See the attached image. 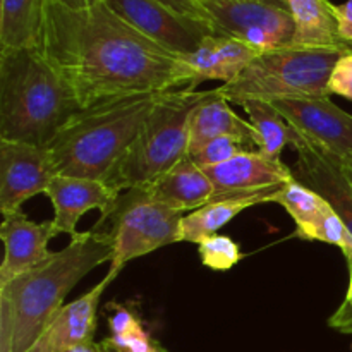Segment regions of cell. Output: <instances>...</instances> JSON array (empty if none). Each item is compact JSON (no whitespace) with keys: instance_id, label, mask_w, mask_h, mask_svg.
<instances>
[{"instance_id":"obj_25","label":"cell","mask_w":352,"mask_h":352,"mask_svg":"<svg viewBox=\"0 0 352 352\" xmlns=\"http://www.w3.org/2000/svg\"><path fill=\"white\" fill-rule=\"evenodd\" d=\"M198 253L205 267L219 272L230 270L243 258L239 244L234 239H230V237L220 236V234L203 239L198 244Z\"/></svg>"},{"instance_id":"obj_17","label":"cell","mask_w":352,"mask_h":352,"mask_svg":"<svg viewBox=\"0 0 352 352\" xmlns=\"http://www.w3.org/2000/svg\"><path fill=\"white\" fill-rule=\"evenodd\" d=\"M260 55L244 41L222 34H212L192 54L181 57L195 78V88L203 81H234Z\"/></svg>"},{"instance_id":"obj_9","label":"cell","mask_w":352,"mask_h":352,"mask_svg":"<svg viewBox=\"0 0 352 352\" xmlns=\"http://www.w3.org/2000/svg\"><path fill=\"white\" fill-rule=\"evenodd\" d=\"M117 16L177 57L192 54L206 36L217 33L210 21L172 10L158 0H103Z\"/></svg>"},{"instance_id":"obj_6","label":"cell","mask_w":352,"mask_h":352,"mask_svg":"<svg viewBox=\"0 0 352 352\" xmlns=\"http://www.w3.org/2000/svg\"><path fill=\"white\" fill-rule=\"evenodd\" d=\"M344 54L349 52L298 45L263 52L239 78L215 88V93L236 105L248 100L272 103L277 100L330 96V74Z\"/></svg>"},{"instance_id":"obj_35","label":"cell","mask_w":352,"mask_h":352,"mask_svg":"<svg viewBox=\"0 0 352 352\" xmlns=\"http://www.w3.org/2000/svg\"><path fill=\"white\" fill-rule=\"evenodd\" d=\"M28 352H54V351H52V347H50V342H48L47 333H43V337H41V339L38 340V342L34 344V346L31 347V349Z\"/></svg>"},{"instance_id":"obj_33","label":"cell","mask_w":352,"mask_h":352,"mask_svg":"<svg viewBox=\"0 0 352 352\" xmlns=\"http://www.w3.org/2000/svg\"><path fill=\"white\" fill-rule=\"evenodd\" d=\"M351 275H349V287H347V294H346V299H344V302L340 305V308L337 309L336 313L332 315V318L329 320V325L332 327V329H336L337 325H340L342 322H346L347 318H351L352 316V267L349 268Z\"/></svg>"},{"instance_id":"obj_26","label":"cell","mask_w":352,"mask_h":352,"mask_svg":"<svg viewBox=\"0 0 352 352\" xmlns=\"http://www.w3.org/2000/svg\"><path fill=\"white\" fill-rule=\"evenodd\" d=\"M243 151H248V148L237 140H234V138H217V140L206 143L205 146L196 150L189 157L201 168H210L223 164V162H229L230 158L237 157Z\"/></svg>"},{"instance_id":"obj_22","label":"cell","mask_w":352,"mask_h":352,"mask_svg":"<svg viewBox=\"0 0 352 352\" xmlns=\"http://www.w3.org/2000/svg\"><path fill=\"white\" fill-rule=\"evenodd\" d=\"M287 3L296 24L292 45L342 48L352 52L351 45L346 43L339 34L333 3L329 0H287Z\"/></svg>"},{"instance_id":"obj_28","label":"cell","mask_w":352,"mask_h":352,"mask_svg":"<svg viewBox=\"0 0 352 352\" xmlns=\"http://www.w3.org/2000/svg\"><path fill=\"white\" fill-rule=\"evenodd\" d=\"M329 93L339 95L352 102V52L337 60L329 79Z\"/></svg>"},{"instance_id":"obj_32","label":"cell","mask_w":352,"mask_h":352,"mask_svg":"<svg viewBox=\"0 0 352 352\" xmlns=\"http://www.w3.org/2000/svg\"><path fill=\"white\" fill-rule=\"evenodd\" d=\"M333 12H336L337 17L340 38L352 47V0L333 6Z\"/></svg>"},{"instance_id":"obj_23","label":"cell","mask_w":352,"mask_h":352,"mask_svg":"<svg viewBox=\"0 0 352 352\" xmlns=\"http://www.w3.org/2000/svg\"><path fill=\"white\" fill-rule=\"evenodd\" d=\"M47 0H0V50L38 48Z\"/></svg>"},{"instance_id":"obj_18","label":"cell","mask_w":352,"mask_h":352,"mask_svg":"<svg viewBox=\"0 0 352 352\" xmlns=\"http://www.w3.org/2000/svg\"><path fill=\"white\" fill-rule=\"evenodd\" d=\"M284 186L285 184L261 189V191L234 192V195L212 198L205 206L182 217L177 243H192L198 246L206 237L217 236L222 227H226L244 210L261 205V203H274Z\"/></svg>"},{"instance_id":"obj_7","label":"cell","mask_w":352,"mask_h":352,"mask_svg":"<svg viewBox=\"0 0 352 352\" xmlns=\"http://www.w3.org/2000/svg\"><path fill=\"white\" fill-rule=\"evenodd\" d=\"M182 213L155 201L146 188L120 192L109 217L93 229L107 230L113 239L109 274L117 277L131 260L177 243Z\"/></svg>"},{"instance_id":"obj_36","label":"cell","mask_w":352,"mask_h":352,"mask_svg":"<svg viewBox=\"0 0 352 352\" xmlns=\"http://www.w3.org/2000/svg\"><path fill=\"white\" fill-rule=\"evenodd\" d=\"M64 352H102V351H100V344L98 342H91V344H86V346L72 347V349L64 351Z\"/></svg>"},{"instance_id":"obj_1","label":"cell","mask_w":352,"mask_h":352,"mask_svg":"<svg viewBox=\"0 0 352 352\" xmlns=\"http://www.w3.org/2000/svg\"><path fill=\"white\" fill-rule=\"evenodd\" d=\"M38 50L81 110L131 96L195 91L184 60L140 33L103 0L86 9L45 3Z\"/></svg>"},{"instance_id":"obj_14","label":"cell","mask_w":352,"mask_h":352,"mask_svg":"<svg viewBox=\"0 0 352 352\" xmlns=\"http://www.w3.org/2000/svg\"><path fill=\"white\" fill-rule=\"evenodd\" d=\"M48 199L54 208V223L60 234L78 236V222L89 210H98L100 220L107 219L116 206L120 192L100 179L72 177L57 174L48 186Z\"/></svg>"},{"instance_id":"obj_27","label":"cell","mask_w":352,"mask_h":352,"mask_svg":"<svg viewBox=\"0 0 352 352\" xmlns=\"http://www.w3.org/2000/svg\"><path fill=\"white\" fill-rule=\"evenodd\" d=\"M109 340L124 352H167L151 339L150 333L143 329V323L120 336H110Z\"/></svg>"},{"instance_id":"obj_39","label":"cell","mask_w":352,"mask_h":352,"mask_svg":"<svg viewBox=\"0 0 352 352\" xmlns=\"http://www.w3.org/2000/svg\"><path fill=\"white\" fill-rule=\"evenodd\" d=\"M261 2L272 3V6H275V7H280V9H285V10H289V3H287V0H261Z\"/></svg>"},{"instance_id":"obj_11","label":"cell","mask_w":352,"mask_h":352,"mask_svg":"<svg viewBox=\"0 0 352 352\" xmlns=\"http://www.w3.org/2000/svg\"><path fill=\"white\" fill-rule=\"evenodd\" d=\"M272 103L309 144L342 160L352 157V116L336 105L330 96Z\"/></svg>"},{"instance_id":"obj_12","label":"cell","mask_w":352,"mask_h":352,"mask_svg":"<svg viewBox=\"0 0 352 352\" xmlns=\"http://www.w3.org/2000/svg\"><path fill=\"white\" fill-rule=\"evenodd\" d=\"M274 203L280 205L294 220L296 237L337 246L346 256L349 268L352 267V234L318 192L294 179L282 188Z\"/></svg>"},{"instance_id":"obj_37","label":"cell","mask_w":352,"mask_h":352,"mask_svg":"<svg viewBox=\"0 0 352 352\" xmlns=\"http://www.w3.org/2000/svg\"><path fill=\"white\" fill-rule=\"evenodd\" d=\"M98 344H100V351L102 352H124V351H120L119 347L113 346V344L109 340V337H107V339H103L102 342H98Z\"/></svg>"},{"instance_id":"obj_30","label":"cell","mask_w":352,"mask_h":352,"mask_svg":"<svg viewBox=\"0 0 352 352\" xmlns=\"http://www.w3.org/2000/svg\"><path fill=\"white\" fill-rule=\"evenodd\" d=\"M0 352H16L10 308L6 299L2 298H0Z\"/></svg>"},{"instance_id":"obj_40","label":"cell","mask_w":352,"mask_h":352,"mask_svg":"<svg viewBox=\"0 0 352 352\" xmlns=\"http://www.w3.org/2000/svg\"><path fill=\"white\" fill-rule=\"evenodd\" d=\"M344 164H346L347 170H349V174H351V177H352V157L347 158V160H344Z\"/></svg>"},{"instance_id":"obj_5","label":"cell","mask_w":352,"mask_h":352,"mask_svg":"<svg viewBox=\"0 0 352 352\" xmlns=\"http://www.w3.org/2000/svg\"><path fill=\"white\" fill-rule=\"evenodd\" d=\"M210 91L181 89L162 95L143 129L105 177L119 192L144 188L189 155L191 119Z\"/></svg>"},{"instance_id":"obj_21","label":"cell","mask_w":352,"mask_h":352,"mask_svg":"<svg viewBox=\"0 0 352 352\" xmlns=\"http://www.w3.org/2000/svg\"><path fill=\"white\" fill-rule=\"evenodd\" d=\"M217 138H234L248 150H258L260 141L250 120H244L230 109L229 102L220 98L212 89V95L196 109L191 119L189 155Z\"/></svg>"},{"instance_id":"obj_34","label":"cell","mask_w":352,"mask_h":352,"mask_svg":"<svg viewBox=\"0 0 352 352\" xmlns=\"http://www.w3.org/2000/svg\"><path fill=\"white\" fill-rule=\"evenodd\" d=\"M47 2L69 7V9H86V7L96 6V3L102 2V0H47Z\"/></svg>"},{"instance_id":"obj_15","label":"cell","mask_w":352,"mask_h":352,"mask_svg":"<svg viewBox=\"0 0 352 352\" xmlns=\"http://www.w3.org/2000/svg\"><path fill=\"white\" fill-rule=\"evenodd\" d=\"M294 151L298 153L296 167L292 168L296 181L327 199L352 234V177L342 158L325 153L302 136Z\"/></svg>"},{"instance_id":"obj_29","label":"cell","mask_w":352,"mask_h":352,"mask_svg":"<svg viewBox=\"0 0 352 352\" xmlns=\"http://www.w3.org/2000/svg\"><path fill=\"white\" fill-rule=\"evenodd\" d=\"M133 308V305H120V302H110V305H107L110 336H120V333L141 325L140 316H138V313Z\"/></svg>"},{"instance_id":"obj_3","label":"cell","mask_w":352,"mask_h":352,"mask_svg":"<svg viewBox=\"0 0 352 352\" xmlns=\"http://www.w3.org/2000/svg\"><path fill=\"white\" fill-rule=\"evenodd\" d=\"M82 112L38 48L0 50V140L48 146Z\"/></svg>"},{"instance_id":"obj_2","label":"cell","mask_w":352,"mask_h":352,"mask_svg":"<svg viewBox=\"0 0 352 352\" xmlns=\"http://www.w3.org/2000/svg\"><path fill=\"white\" fill-rule=\"evenodd\" d=\"M112 256L113 239L107 230L79 232L64 250L52 251L48 260L0 289V298L10 308L16 352L30 351L52 325L69 292Z\"/></svg>"},{"instance_id":"obj_8","label":"cell","mask_w":352,"mask_h":352,"mask_svg":"<svg viewBox=\"0 0 352 352\" xmlns=\"http://www.w3.org/2000/svg\"><path fill=\"white\" fill-rule=\"evenodd\" d=\"M217 33L236 38L260 54L292 45L296 24L291 10L261 0H199Z\"/></svg>"},{"instance_id":"obj_38","label":"cell","mask_w":352,"mask_h":352,"mask_svg":"<svg viewBox=\"0 0 352 352\" xmlns=\"http://www.w3.org/2000/svg\"><path fill=\"white\" fill-rule=\"evenodd\" d=\"M333 330H339V332L349 333V336H352V316H351V318H347L346 322L340 323V325H337Z\"/></svg>"},{"instance_id":"obj_10","label":"cell","mask_w":352,"mask_h":352,"mask_svg":"<svg viewBox=\"0 0 352 352\" xmlns=\"http://www.w3.org/2000/svg\"><path fill=\"white\" fill-rule=\"evenodd\" d=\"M57 175L47 146L0 140V212H19L33 196L47 192Z\"/></svg>"},{"instance_id":"obj_31","label":"cell","mask_w":352,"mask_h":352,"mask_svg":"<svg viewBox=\"0 0 352 352\" xmlns=\"http://www.w3.org/2000/svg\"><path fill=\"white\" fill-rule=\"evenodd\" d=\"M162 2L164 6L170 7L172 10L179 14H184V16L189 17H198V19H205L210 21L208 12L205 10V7L201 6L199 0H158ZM212 23V21H210Z\"/></svg>"},{"instance_id":"obj_20","label":"cell","mask_w":352,"mask_h":352,"mask_svg":"<svg viewBox=\"0 0 352 352\" xmlns=\"http://www.w3.org/2000/svg\"><path fill=\"white\" fill-rule=\"evenodd\" d=\"M144 188L155 201L181 213L201 208L215 195L205 168L199 167L189 155Z\"/></svg>"},{"instance_id":"obj_24","label":"cell","mask_w":352,"mask_h":352,"mask_svg":"<svg viewBox=\"0 0 352 352\" xmlns=\"http://www.w3.org/2000/svg\"><path fill=\"white\" fill-rule=\"evenodd\" d=\"M250 117L260 141L258 151L267 157L280 158L285 146L296 148L301 143V134L285 120V117L274 107V103L263 100H248L241 103Z\"/></svg>"},{"instance_id":"obj_16","label":"cell","mask_w":352,"mask_h":352,"mask_svg":"<svg viewBox=\"0 0 352 352\" xmlns=\"http://www.w3.org/2000/svg\"><path fill=\"white\" fill-rule=\"evenodd\" d=\"M205 172L215 189L213 198L234 192L261 191L294 181L292 168L280 158L267 157L258 150L243 151L229 162L205 168Z\"/></svg>"},{"instance_id":"obj_19","label":"cell","mask_w":352,"mask_h":352,"mask_svg":"<svg viewBox=\"0 0 352 352\" xmlns=\"http://www.w3.org/2000/svg\"><path fill=\"white\" fill-rule=\"evenodd\" d=\"M116 277L107 274L98 284L89 289L86 294L76 301L64 305L55 315L54 322L48 327V342L54 352H64L72 347L86 346L95 342V333L98 329V305L105 292L107 285L112 284Z\"/></svg>"},{"instance_id":"obj_13","label":"cell","mask_w":352,"mask_h":352,"mask_svg":"<svg viewBox=\"0 0 352 352\" xmlns=\"http://www.w3.org/2000/svg\"><path fill=\"white\" fill-rule=\"evenodd\" d=\"M2 217L0 239L6 246V253L0 265V289L48 260L52 254L48 244L60 234L54 220L33 222L21 210Z\"/></svg>"},{"instance_id":"obj_4","label":"cell","mask_w":352,"mask_h":352,"mask_svg":"<svg viewBox=\"0 0 352 352\" xmlns=\"http://www.w3.org/2000/svg\"><path fill=\"white\" fill-rule=\"evenodd\" d=\"M162 95L131 96L72 117L47 146L57 174L105 181Z\"/></svg>"}]
</instances>
